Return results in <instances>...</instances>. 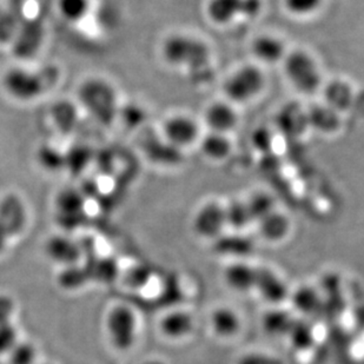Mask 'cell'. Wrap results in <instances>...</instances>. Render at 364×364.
I'll return each instance as SVG.
<instances>
[{
	"instance_id": "obj_18",
	"label": "cell",
	"mask_w": 364,
	"mask_h": 364,
	"mask_svg": "<svg viewBox=\"0 0 364 364\" xmlns=\"http://www.w3.org/2000/svg\"><path fill=\"white\" fill-rule=\"evenodd\" d=\"M193 329V317L182 310L166 314L161 321V331L168 340H183Z\"/></svg>"
},
{
	"instance_id": "obj_32",
	"label": "cell",
	"mask_w": 364,
	"mask_h": 364,
	"mask_svg": "<svg viewBox=\"0 0 364 364\" xmlns=\"http://www.w3.org/2000/svg\"><path fill=\"white\" fill-rule=\"evenodd\" d=\"M225 213L227 224H232L235 228L245 227L252 220L247 203H232L229 208H225Z\"/></svg>"
},
{
	"instance_id": "obj_12",
	"label": "cell",
	"mask_w": 364,
	"mask_h": 364,
	"mask_svg": "<svg viewBox=\"0 0 364 364\" xmlns=\"http://www.w3.org/2000/svg\"><path fill=\"white\" fill-rule=\"evenodd\" d=\"M45 251L52 261L59 264H78L82 257V247L66 236H53L45 244Z\"/></svg>"
},
{
	"instance_id": "obj_11",
	"label": "cell",
	"mask_w": 364,
	"mask_h": 364,
	"mask_svg": "<svg viewBox=\"0 0 364 364\" xmlns=\"http://www.w3.org/2000/svg\"><path fill=\"white\" fill-rule=\"evenodd\" d=\"M206 125L210 131L228 134L238 124V114L230 102H215L206 109L204 114Z\"/></svg>"
},
{
	"instance_id": "obj_16",
	"label": "cell",
	"mask_w": 364,
	"mask_h": 364,
	"mask_svg": "<svg viewBox=\"0 0 364 364\" xmlns=\"http://www.w3.org/2000/svg\"><path fill=\"white\" fill-rule=\"evenodd\" d=\"M324 104L337 111L338 114L350 109L354 103V90L347 82L341 80H331L323 90Z\"/></svg>"
},
{
	"instance_id": "obj_35",
	"label": "cell",
	"mask_w": 364,
	"mask_h": 364,
	"mask_svg": "<svg viewBox=\"0 0 364 364\" xmlns=\"http://www.w3.org/2000/svg\"><path fill=\"white\" fill-rule=\"evenodd\" d=\"M237 364H284L279 358L272 355L252 353L247 354L238 361Z\"/></svg>"
},
{
	"instance_id": "obj_2",
	"label": "cell",
	"mask_w": 364,
	"mask_h": 364,
	"mask_svg": "<svg viewBox=\"0 0 364 364\" xmlns=\"http://www.w3.org/2000/svg\"><path fill=\"white\" fill-rule=\"evenodd\" d=\"M80 100L87 112L103 125H110L119 116L117 93L105 80L92 78L82 82Z\"/></svg>"
},
{
	"instance_id": "obj_7",
	"label": "cell",
	"mask_w": 364,
	"mask_h": 364,
	"mask_svg": "<svg viewBox=\"0 0 364 364\" xmlns=\"http://www.w3.org/2000/svg\"><path fill=\"white\" fill-rule=\"evenodd\" d=\"M261 9V0H209L206 16L213 24L224 26L240 17H256Z\"/></svg>"
},
{
	"instance_id": "obj_34",
	"label": "cell",
	"mask_w": 364,
	"mask_h": 364,
	"mask_svg": "<svg viewBox=\"0 0 364 364\" xmlns=\"http://www.w3.org/2000/svg\"><path fill=\"white\" fill-rule=\"evenodd\" d=\"M17 343V331L10 323L0 324V355L6 354Z\"/></svg>"
},
{
	"instance_id": "obj_14",
	"label": "cell",
	"mask_w": 364,
	"mask_h": 364,
	"mask_svg": "<svg viewBox=\"0 0 364 364\" xmlns=\"http://www.w3.org/2000/svg\"><path fill=\"white\" fill-rule=\"evenodd\" d=\"M251 52L255 58L268 65L283 62L287 50L282 39L272 35L258 36L251 45Z\"/></svg>"
},
{
	"instance_id": "obj_31",
	"label": "cell",
	"mask_w": 364,
	"mask_h": 364,
	"mask_svg": "<svg viewBox=\"0 0 364 364\" xmlns=\"http://www.w3.org/2000/svg\"><path fill=\"white\" fill-rule=\"evenodd\" d=\"M247 205L252 220H262L268 213L274 211L272 198L268 195H263V193H258V195L251 197L250 200L247 203Z\"/></svg>"
},
{
	"instance_id": "obj_19",
	"label": "cell",
	"mask_w": 364,
	"mask_h": 364,
	"mask_svg": "<svg viewBox=\"0 0 364 364\" xmlns=\"http://www.w3.org/2000/svg\"><path fill=\"white\" fill-rule=\"evenodd\" d=\"M308 125L321 134H329L336 132L341 127L340 114L326 104H320L306 111Z\"/></svg>"
},
{
	"instance_id": "obj_4",
	"label": "cell",
	"mask_w": 364,
	"mask_h": 364,
	"mask_svg": "<svg viewBox=\"0 0 364 364\" xmlns=\"http://www.w3.org/2000/svg\"><path fill=\"white\" fill-rule=\"evenodd\" d=\"M265 86L264 73L258 66L247 64L228 77L223 91L230 103H247L263 91Z\"/></svg>"
},
{
	"instance_id": "obj_30",
	"label": "cell",
	"mask_w": 364,
	"mask_h": 364,
	"mask_svg": "<svg viewBox=\"0 0 364 364\" xmlns=\"http://www.w3.org/2000/svg\"><path fill=\"white\" fill-rule=\"evenodd\" d=\"M7 354L10 355V364H35L37 358L36 348L28 342H17Z\"/></svg>"
},
{
	"instance_id": "obj_38",
	"label": "cell",
	"mask_w": 364,
	"mask_h": 364,
	"mask_svg": "<svg viewBox=\"0 0 364 364\" xmlns=\"http://www.w3.org/2000/svg\"><path fill=\"white\" fill-rule=\"evenodd\" d=\"M7 241H9V237L5 234V231L3 230V228L0 227V252L4 251V249L6 247Z\"/></svg>"
},
{
	"instance_id": "obj_3",
	"label": "cell",
	"mask_w": 364,
	"mask_h": 364,
	"mask_svg": "<svg viewBox=\"0 0 364 364\" xmlns=\"http://www.w3.org/2000/svg\"><path fill=\"white\" fill-rule=\"evenodd\" d=\"M283 69L289 82L303 95H313L322 85L320 68L313 55L303 50L285 55Z\"/></svg>"
},
{
	"instance_id": "obj_15",
	"label": "cell",
	"mask_w": 364,
	"mask_h": 364,
	"mask_svg": "<svg viewBox=\"0 0 364 364\" xmlns=\"http://www.w3.org/2000/svg\"><path fill=\"white\" fill-rule=\"evenodd\" d=\"M44 38V28L38 21H28L16 32L14 37V52L19 57L28 58L31 55L38 51L41 41Z\"/></svg>"
},
{
	"instance_id": "obj_29",
	"label": "cell",
	"mask_w": 364,
	"mask_h": 364,
	"mask_svg": "<svg viewBox=\"0 0 364 364\" xmlns=\"http://www.w3.org/2000/svg\"><path fill=\"white\" fill-rule=\"evenodd\" d=\"M38 161L48 171L55 172L65 168V157L58 149L43 146L38 152Z\"/></svg>"
},
{
	"instance_id": "obj_10",
	"label": "cell",
	"mask_w": 364,
	"mask_h": 364,
	"mask_svg": "<svg viewBox=\"0 0 364 364\" xmlns=\"http://www.w3.org/2000/svg\"><path fill=\"white\" fill-rule=\"evenodd\" d=\"M196 230L206 237H213L223 230L227 225L225 208L218 203H208L203 205L195 216Z\"/></svg>"
},
{
	"instance_id": "obj_26",
	"label": "cell",
	"mask_w": 364,
	"mask_h": 364,
	"mask_svg": "<svg viewBox=\"0 0 364 364\" xmlns=\"http://www.w3.org/2000/svg\"><path fill=\"white\" fill-rule=\"evenodd\" d=\"M59 12L65 21L77 23L89 12V0H59Z\"/></svg>"
},
{
	"instance_id": "obj_9",
	"label": "cell",
	"mask_w": 364,
	"mask_h": 364,
	"mask_svg": "<svg viewBox=\"0 0 364 364\" xmlns=\"http://www.w3.org/2000/svg\"><path fill=\"white\" fill-rule=\"evenodd\" d=\"M26 209L24 203L16 195H7L0 200V227L7 237H14L24 229Z\"/></svg>"
},
{
	"instance_id": "obj_28",
	"label": "cell",
	"mask_w": 364,
	"mask_h": 364,
	"mask_svg": "<svg viewBox=\"0 0 364 364\" xmlns=\"http://www.w3.org/2000/svg\"><path fill=\"white\" fill-rule=\"evenodd\" d=\"M324 0H283L285 10L295 17H309L316 14Z\"/></svg>"
},
{
	"instance_id": "obj_23",
	"label": "cell",
	"mask_w": 364,
	"mask_h": 364,
	"mask_svg": "<svg viewBox=\"0 0 364 364\" xmlns=\"http://www.w3.org/2000/svg\"><path fill=\"white\" fill-rule=\"evenodd\" d=\"M51 114L55 127L62 132H70L78 118L76 107L69 102H58L52 107Z\"/></svg>"
},
{
	"instance_id": "obj_27",
	"label": "cell",
	"mask_w": 364,
	"mask_h": 364,
	"mask_svg": "<svg viewBox=\"0 0 364 364\" xmlns=\"http://www.w3.org/2000/svg\"><path fill=\"white\" fill-rule=\"evenodd\" d=\"M87 279H89V274L86 272V269L82 268L80 265L73 264L65 267V269L60 272L58 282L62 288L71 290V289L82 287Z\"/></svg>"
},
{
	"instance_id": "obj_13",
	"label": "cell",
	"mask_w": 364,
	"mask_h": 364,
	"mask_svg": "<svg viewBox=\"0 0 364 364\" xmlns=\"http://www.w3.org/2000/svg\"><path fill=\"white\" fill-rule=\"evenodd\" d=\"M55 205L60 223L69 229L77 227L78 220L84 215V200L82 195L76 190H64L59 193Z\"/></svg>"
},
{
	"instance_id": "obj_25",
	"label": "cell",
	"mask_w": 364,
	"mask_h": 364,
	"mask_svg": "<svg viewBox=\"0 0 364 364\" xmlns=\"http://www.w3.org/2000/svg\"><path fill=\"white\" fill-rule=\"evenodd\" d=\"M256 287L263 288V295L272 302H281V299H284V296L287 295L282 281L272 274H258Z\"/></svg>"
},
{
	"instance_id": "obj_8",
	"label": "cell",
	"mask_w": 364,
	"mask_h": 364,
	"mask_svg": "<svg viewBox=\"0 0 364 364\" xmlns=\"http://www.w3.org/2000/svg\"><path fill=\"white\" fill-rule=\"evenodd\" d=\"M165 141L173 148H188L200 137V127L196 121L186 114H175L163 124Z\"/></svg>"
},
{
	"instance_id": "obj_22",
	"label": "cell",
	"mask_w": 364,
	"mask_h": 364,
	"mask_svg": "<svg viewBox=\"0 0 364 364\" xmlns=\"http://www.w3.org/2000/svg\"><path fill=\"white\" fill-rule=\"evenodd\" d=\"M258 274L256 269L247 264L230 265L227 270V281L231 288L238 291H247L250 289L256 288Z\"/></svg>"
},
{
	"instance_id": "obj_20",
	"label": "cell",
	"mask_w": 364,
	"mask_h": 364,
	"mask_svg": "<svg viewBox=\"0 0 364 364\" xmlns=\"http://www.w3.org/2000/svg\"><path fill=\"white\" fill-rule=\"evenodd\" d=\"M210 326L217 336L229 338L236 335L241 328V320L234 309L217 308L210 317Z\"/></svg>"
},
{
	"instance_id": "obj_17",
	"label": "cell",
	"mask_w": 364,
	"mask_h": 364,
	"mask_svg": "<svg viewBox=\"0 0 364 364\" xmlns=\"http://www.w3.org/2000/svg\"><path fill=\"white\" fill-rule=\"evenodd\" d=\"M277 125L287 136H301L306 129H309L306 111L296 104H288L279 111Z\"/></svg>"
},
{
	"instance_id": "obj_21",
	"label": "cell",
	"mask_w": 364,
	"mask_h": 364,
	"mask_svg": "<svg viewBox=\"0 0 364 364\" xmlns=\"http://www.w3.org/2000/svg\"><path fill=\"white\" fill-rule=\"evenodd\" d=\"M200 150L206 159L211 161H223L230 155L232 144L227 134L211 131L200 141Z\"/></svg>"
},
{
	"instance_id": "obj_37",
	"label": "cell",
	"mask_w": 364,
	"mask_h": 364,
	"mask_svg": "<svg viewBox=\"0 0 364 364\" xmlns=\"http://www.w3.org/2000/svg\"><path fill=\"white\" fill-rule=\"evenodd\" d=\"M264 141L272 143V138L268 131L263 130V129L256 131L254 134V144L256 145V148L261 149V150L268 148L269 144Z\"/></svg>"
},
{
	"instance_id": "obj_6",
	"label": "cell",
	"mask_w": 364,
	"mask_h": 364,
	"mask_svg": "<svg viewBox=\"0 0 364 364\" xmlns=\"http://www.w3.org/2000/svg\"><path fill=\"white\" fill-rule=\"evenodd\" d=\"M44 73L24 68H12L3 77V87L9 96L19 102H31L44 93L48 82Z\"/></svg>"
},
{
	"instance_id": "obj_24",
	"label": "cell",
	"mask_w": 364,
	"mask_h": 364,
	"mask_svg": "<svg viewBox=\"0 0 364 364\" xmlns=\"http://www.w3.org/2000/svg\"><path fill=\"white\" fill-rule=\"evenodd\" d=\"M261 220L262 234L269 240H279L285 236L289 229V222L287 217L275 211L268 213Z\"/></svg>"
},
{
	"instance_id": "obj_36",
	"label": "cell",
	"mask_w": 364,
	"mask_h": 364,
	"mask_svg": "<svg viewBox=\"0 0 364 364\" xmlns=\"http://www.w3.org/2000/svg\"><path fill=\"white\" fill-rule=\"evenodd\" d=\"M14 313V301L6 296L0 295V324L10 323Z\"/></svg>"
},
{
	"instance_id": "obj_33",
	"label": "cell",
	"mask_w": 364,
	"mask_h": 364,
	"mask_svg": "<svg viewBox=\"0 0 364 364\" xmlns=\"http://www.w3.org/2000/svg\"><path fill=\"white\" fill-rule=\"evenodd\" d=\"M65 157V168H69L71 172H80L86 168V165L90 162L91 155L87 149L73 148L68 154H64Z\"/></svg>"
},
{
	"instance_id": "obj_1",
	"label": "cell",
	"mask_w": 364,
	"mask_h": 364,
	"mask_svg": "<svg viewBox=\"0 0 364 364\" xmlns=\"http://www.w3.org/2000/svg\"><path fill=\"white\" fill-rule=\"evenodd\" d=\"M162 57L168 65L191 73H204L210 65L211 51L202 39L189 35L170 36L163 41Z\"/></svg>"
},
{
	"instance_id": "obj_5",
	"label": "cell",
	"mask_w": 364,
	"mask_h": 364,
	"mask_svg": "<svg viewBox=\"0 0 364 364\" xmlns=\"http://www.w3.org/2000/svg\"><path fill=\"white\" fill-rule=\"evenodd\" d=\"M105 328L111 343L118 350H127L137 340L139 321L134 310L122 304L107 313Z\"/></svg>"
}]
</instances>
